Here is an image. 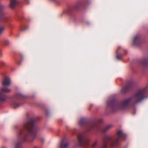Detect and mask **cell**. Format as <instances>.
Here are the masks:
<instances>
[{
    "instance_id": "obj_1",
    "label": "cell",
    "mask_w": 148,
    "mask_h": 148,
    "mask_svg": "<svg viewBox=\"0 0 148 148\" xmlns=\"http://www.w3.org/2000/svg\"><path fill=\"white\" fill-rule=\"evenodd\" d=\"M10 83H11V80L8 77H5L2 80V84L5 86H7L10 85Z\"/></svg>"
},
{
    "instance_id": "obj_2",
    "label": "cell",
    "mask_w": 148,
    "mask_h": 148,
    "mask_svg": "<svg viewBox=\"0 0 148 148\" xmlns=\"http://www.w3.org/2000/svg\"><path fill=\"white\" fill-rule=\"evenodd\" d=\"M16 2H17V1H14V0L11 1L10 3V7H11V8L14 7L15 6Z\"/></svg>"
},
{
    "instance_id": "obj_3",
    "label": "cell",
    "mask_w": 148,
    "mask_h": 148,
    "mask_svg": "<svg viewBox=\"0 0 148 148\" xmlns=\"http://www.w3.org/2000/svg\"><path fill=\"white\" fill-rule=\"evenodd\" d=\"M2 90H3V91L5 92H8V90H8L7 88H3V89H2Z\"/></svg>"
}]
</instances>
